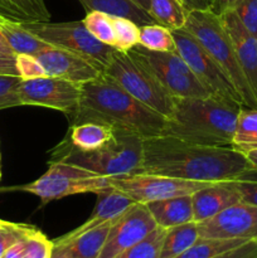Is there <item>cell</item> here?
<instances>
[{"label": "cell", "instance_id": "30bf717a", "mask_svg": "<svg viewBox=\"0 0 257 258\" xmlns=\"http://www.w3.org/2000/svg\"><path fill=\"white\" fill-rule=\"evenodd\" d=\"M171 33L175 40V50L185 60L199 82L216 97L243 106L238 92L226 73L197 42L196 38L183 28L171 30Z\"/></svg>", "mask_w": 257, "mask_h": 258}, {"label": "cell", "instance_id": "277c9868", "mask_svg": "<svg viewBox=\"0 0 257 258\" xmlns=\"http://www.w3.org/2000/svg\"><path fill=\"white\" fill-rule=\"evenodd\" d=\"M183 29L190 33L223 70L238 92L244 107L257 108V101L239 66L233 43L222 23L221 17L212 9L190 10L186 15Z\"/></svg>", "mask_w": 257, "mask_h": 258}, {"label": "cell", "instance_id": "52a82bcc", "mask_svg": "<svg viewBox=\"0 0 257 258\" xmlns=\"http://www.w3.org/2000/svg\"><path fill=\"white\" fill-rule=\"evenodd\" d=\"M9 189L32 193L42 201V204H47L76 194H100L112 189V178L97 175L82 166L65 161L50 160L48 170L37 180Z\"/></svg>", "mask_w": 257, "mask_h": 258}, {"label": "cell", "instance_id": "7402d4cb", "mask_svg": "<svg viewBox=\"0 0 257 258\" xmlns=\"http://www.w3.org/2000/svg\"><path fill=\"white\" fill-rule=\"evenodd\" d=\"M0 33L12 52L17 54L38 55L43 50L53 47L29 32L22 23L14 22L0 15Z\"/></svg>", "mask_w": 257, "mask_h": 258}, {"label": "cell", "instance_id": "ba28073f", "mask_svg": "<svg viewBox=\"0 0 257 258\" xmlns=\"http://www.w3.org/2000/svg\"><path fill=\"white\" fill-rule=\"evenodd\" d=\"M32 34L48 44L73 53L103 72L112 58L115 48L96 39L83 22L22 23Z\"/></svg>", "mask_w": 257, "mask_h": 258}, {"label": "cell", "instance_id": "8992f818", "mask_svg": "<svg viewBox=\"0 0 257 258\" xmlns=\"http://www.w3.org/2000/svg\"><path fill=\"white\" fill-rule=\"evenodd\" d=\"M102 73L136 100L166 118L173 112L175 97L164 88L150 68L131 52L116 49Z\"/></svg>", "mask_w": 257, "mask_h": 258}, {"label": "cell", "instance_id": "c3c4849f", "mask_svg": "<svg viewBox=\"0 0 257 258\" xmlns=\"http://www.w3.org/2000/svg\"><path fill=\"white\" fill-rule=\"evenodd\" d=\"M238 2H239V0H234V3H233V5H234V4H236V3H238ZM233 5H232V7H233ZM232 7H231V8H232ZM231 8H229V9H231Z\"/></svg>", "mask_w": 257, "mask_h": 258}, {"label": "cell", "instance_id": "f1b7e54d", "mask_svg": "<svg viewBox=\"0 0 257 258\" xmlns=\"http://www.w3.org/2000/svg\"><path fill=\"white\" fill-rule=\"evenodd\" d=\"M139 45L153 52H174L175 40L170 29L160 24H146L140 27Z\"/></svg>", "mask_w": 257, "mask_h": 258}, {"label": "cell", "instance_id": "3957f363", "mask_svg": "<svg viewBox=\"0 0 257 258\" xmlns=\"http://www.w3.org/2000/svg\"><path fill=\"white\" fill-rule=\"evenodd\" d=\"M242 107L216 96L175 98L164 135L198 145L231 148Z\"/></svg>", "mask_w": 257, "mask_h": 258}, {"label": "cell", "instance_id": "9a60e30c", "mask_svg": "<svg viewBox=\"0 0 257 258\" xmlns=\"http://www.w3.org/2000/svg\"><path fill=\"white\" fill-rule=\"evenodd\" d=\"M35 57L44 68L45 75L49 77L83 85L102 75V72L90 62L60 48L50 47Z\"/></svg>", "mask_w": 257, "mask_h": 258}, {"label": "cell", "instance_id": "5b68a950", "mask_svg": "<svg viewBox=\"0 0 257 258\" xmlns=\"http://www.w3.org/2000/svg\"><path fill=\"white\" fill-rule=\"evenodd\" d=\"M144 140L134 135L117 134L115 143L93 151H81L67 139L50 153V160H60L82 166L101 176H121L138 174L144 158Z\"/></svg>", "mask_w": 257, "mask_h": 258}, {"label": "cell", "instance_id": "1f68e13d", "mask_svg": "<svg viewBox=\"0 0 257 258\" xmlns=\"http://www.w3.org/2000/svg\"><path fill=\"white\" fill-rule=\"evenodd\" d=\"M112 24L116 38L115 49L121 50V52H128L139 44L140 25L127 18L115 17V15H112Z\"/></svg>", "mask_w": 257, "mask_h": 258}, {"label": "cell", "instance_id": "2e32d148", "mask_svg": "<svg viewBox=\"0 0 257 258\" xmlns=\"http://www.w3.org/2000/svg\"><path fill=\"white\" fill-rule=\"evenodd\" d=\"M219 17L231 37L239 66L257 101V38L247 32L232 9L224 10Z\"/></svg>", "mask_w": 257, "mask_h": 258}, {"label": "cell", "instance_id": "ab89813d", "mask_svg": "<svg viewBox=\"0 0 257 258\" xmlns=\"http://www.w3.org/2000/svg\"><path fill=\"white\" fill-rule=\"evenodd\" d=\"M0 75L19 76L17 68V55L0 50Z\"/></svg>", "mask_w": 257, "mask_h": 258}, {"label": "cell", "instance_id": "e0dca14e", "mask_svg": "<svg viewBox=\"0 0 257 258\" xmlns=\"http://www.w3.org/2000/svg\"><path fill=\"white\" fill-rule=\"evenodd\" d=\"M194 222L211 219L228 207L241 202V194L237 189L236 180L216 181L191 194Z\"/></svg>", "mask_w": 257, "mask_h": 258}, {"label": "cell", "instance_id": "4dcf8cb0", "mask_svg": "<svg viewBox=\"0 0 257 258\" xmlns=\"http://www.w3.org/2000/svg\"><path fill=\"white\" fill-rule=\"evenodd\" d=\"M166 229L156 227L150 234L115 258H159Z\"/></svg>", "mask_w": 257, "mask_h": 258}, {"label": "cell", "instance_id": "7dc6e473", "mask_svg": "<svg viewBox=\"0 0 257 258\" xmlns=\"http://www.w3.org/2000/svg\"><path fill=\"white\" fill-rule=\"evenodd\" d=\"M0 50H2V52L13 53L12 49H10V48H9V45H8L7 40H5L4 37H3L2 33H0Z\"/></svg>", "mask_w": 257, "mask_h": 258}, {"label": "cell", "instance_id": "7bdbcfd3", "mask_svg": "<svg viewBox=\"0 0 257 258\" xmlns=\"http://www.w3.org/2000/svg\"><path fill=\"white\" fill-rule=\"evenodd\" d=\"M233 3H234V0H214L213 4H212L211 9L219 15L222 12L229 9V8L233 5Z\"/></svg>", "mask_w": 257, "mask_h": 258}, {"label": "cell", "instance_id": "74e56055", "mask_svg": "<svg viewBox=\"0 0 257 258\" xmlns=\"http://www.w3.org/2000/svg\"><path fill=\"white\" fill-rule=\"evenodd\" d=\"M236 185L241 194V202L257 207V179L252 176L237 179Z\"/></svg>", "mask_w": 257, "mask_h": 258}, {"label": "cell", "instance_id": "f546056e", "mask_svg": "<svg viewBox=\"0 0 257 258\" xmlns=\"http://www.w3.org/2000/svg\"><path fill=\"white\" fill-rule=\"evenodd\" d=\"M82 22L96 39L115 48L116 38L112 24V15L98 12V10H92V12H87Z\"/></svg>", "mask_w": 257, "mask_h": 258}, {"label": "cell", "instance_id": "ee69618b", "mask_svg": "<svg viewBox=\"0 0 257 258\" xmlns=\"http://www.w3.org/2000/svg\"><path fill=\"white\" fill-rule=\"evenodd\" d=\"M244 156H246L247 160L249 161V164H251V165L253 166L254 170L257 171V150L248 151V153L244 154Z\"/></svg>", "mask_w": 257, "mask_h": 258}, {"label": "cell", "instance_id": "ffe728a7", "mask_svg": "<svg viewBox=\"0 0 257 258\" xmlns=\"http://www.w3.org/2000/svg\"><path fill=\"white\" fill-rule=\"evenodd\" d=\"M68 141L81 151H93L115 143L117 133L110 126L96 121H82L71 123Z\"/></svg>", "mask_w": 257, "mask_h": 258}, {"label": "cell", "instance_id": "d4e9b609", "mask_svg": "<svg viewBox=\"0 0 257 258\" xmlns=\"http://www.w3.org/2000/svg\"><path fill=\"white\" fill-rule=\"evenodd\" d=\"M199 229L197 222L180 224L168 228L164 237L159 258H176L190 248L199 239Z\"/></svg>", "mask_w": 257, "mask_h": 258}, {"label": "cell", "instance_id": "603a6c76", "mask_svg": "<svg viewBox=\"0 0 257 258\" xmlns=\"http://www.w3.org/2000/svg\"><path fill=\"white\" fill-rule=\"evenodd\" d=\"M0 15L18 23L49 22L45 0H0Z\"/></svg>", "mask_w": 257, "mask_h": 258}, {"label": "cell", "instance_id": "ac0fdd59", "mask_svg": "<svg viewBox=\"0 0 257 258\" xmlns=\"http://www.w3.org/2000/svg\"><path fill=\"white\" fill-rule=\"evenodd\" d=\"M97 196L98 201L90 218L85 223L81 224L80 227L73 229L72 232L62 236L63 238H71V237L77 236L82 232L95 228V227L106 223V222L115 221L136 203L127 194L113 188L102 191Z\"/></svg>", "mask_w": 257, "mask_h": 258}, {"label": "cell", "instance_id": "cb8c5ba5", "mask_svg": "<svg viewBox=\"0 0 257 258\" xmlns=\"http://www.w3.org/2000/svg\"><path fill=\"white\" fill-rule=\"evenodd\" d=\"M80 3L86 12L98 10L115 17L127 18L140 27L155 23L148 12L141 9L131 0H80Z\"/></svg>", "mask_w": 257, "mask_h": 258}, {"label": "cell", "instance_id": "bcb514c9", "mask_svg": "<svg viewBox=\"0 0 257 258\" xmlns=\"http://www.w3.org/2000/svg\"><path fill=\"white\" fill-rule=\"evenodd\" d=\"M133 3H135L138 7H140L141 9H144L145 12H148L149 7H150V0H131Z\"/></svg>", "mask_w": 257, "mask_h": 258}, {"label": "cell", "instance_id": "681fc988", "mask_svg": "<svg viewBox=\"0 0 257 258\" xmlns=\"http://www.w3.org/2000/svg\"><path fill=\"white\" fill-rule=\"evenodd\" d=\"M211 2H212V4H213V2H214V0H211Z\"/></svg>", "mask_w": 257, "mask_h": 258}, {"label": "cell", "instance_id": "5bb4252c", "mask_svg": "<svg viewBox=\"0 0 257 258\" xmlns=\"http://www.w3.org/2000/svg\"><path fill=\"white\" fill-rule=\"evenodd\" d=\"M198 229L203 238L257 241V207L239 202L198 223Z\"/></svg>", "mask_w": 257, "mask_h": 258}, {"label": "cell", "instance_id": "f6af8a7d", "mask_svg": "<svg viewBox=\"0 0 257 258\" xmlns=\"http://www.w3.org/2000/svg\"><path fill=\"white\" fill-rule=\"evenodd\" d=\"M49 258H70L67 256V254L63 253L62 251H60L59 248H57V247L53 246L52 248V252H50V256Z\"/></svg>", "mask_w": 257, "mask_h": 258}, {"label": "cell", "instance_id": "9c48e42d", "mask_svg": "<svg viewBox=\"0 0 257 258\" xmlns=\"http://www.w3.org/2000/svg\"><path fill=\"white\" fill-rule=\"evenodd\" d=\"M128 52L143 60L159 82L175 98L213 96L196 77L185 60L176 50L174 52H153L141 45H135Z\"/></svg>", "mask_w": 257, "mask_h": 258}, {"label": "cell", "instance_id": "44dd1931", "mask_svg": "<svg viewBox=\"0 0 257 258\" xmlns=\"http://www.w3.org/2000/svg\"><path fill=\"white\" fill-rule=\"evenodd\" d=\"M145 206L148 207L158 227L164 229L194 221L191 196L150 202Z\"/></svg>", "mask_w": 257, "mask_h": 258}, {"label": "cell", "instance_id": "60d3db41", "mask_svg": "<svg viewBox=\"0 0 257 258\" xmlns=\"http://www.w3.org/2000/svg\"><path fill=\"white\" fill-rule=\"evenodd\" d=\"M180 3L188 12H190V10H206L212 8L211 0H180Z\"/></svg>", "mask_w": 257, "mask_h": 258}, {"label": "cell", "instance_id": "4fadbf2b", "mask_svg": "<svg viewBox=\"0 0 257 258\" xmlns=\"http://www.w3.org/2000/svg\"><path fill=\"white\" fill-rule=\"evenodd\" d=\"M158 224L145 204L135 203L111 226L98 258H115L150 234Z\"/></svg>", "mask_w": 257, "mask_h": 258}, {"label": "cell", "instance_id": "d6a6232c", "mask_svg": "<svg viewBox=\"0 0 257 258\" xmlns=\"http://www.w3.org/2000/svg\"><path fill=\"white\" fill-rule=\"evenodd\" d=\"M35 229L37 228L27 226V224H17L0 221V258L4 256L5 252L13 244L24 239L25 237L32 234Z\"/></svg>", "mask_w": 257, "mask_h": 258}, {"label": "cell", "instance_id": "b9f144b4", "mask_svg": "<svg viewBox=\"0 0 257 258\" xmlns=\"http://www.w3.org/2000/svg\"><path fill=\"white\" fill-rule=\"evenodd\" d=\"M25 238H27V237H25ZM25 238L22 239V241L17 242L15 244H13V246L10 247L7 252H5L4 256H3L2 258H24Z\"/></svg>", "mask_w": 257, "mask_h": 258}, {"label": "cell", "instance_id": "f35d334b", "mask_svg": "<svg viewBox=\"0 0 257 258\" xmlns=\"http://www.w3.org/2000/svg\"><path fill=\"white\" fill-rule=\"evenodd\" d=\"M214 258H257V241H248Z\"/></svg>", "mask_w": 257, "mask_h": 258}, {"label": "cell", "instance_id": "836d02e7", "mask_svg": "<svg viewBox=\"0 0 257 258\" xmlns=\"http://www.w3.org/2000/svg\"><path fill=\"white\" fill-rule=\"evenodd\" d=\"M19 76L0 75V110L22 106L19 98Z\"/></svg>", "mask_w": 257, "mask_h": 258}, {"label": "cell", "instance_id": "7c38bea8", "mask_svg": "<svg viewBox=\"0 0 257 258\" xmlns=\"http://www.w3.org/2000/svg\"><path fill=\"white\" fill-rule=\"evenodd\" d=\"M19 98L23 105L57 110L72 120L80 106L81 85L60 78L44 77L22 80Z\"/></svg>", "mask_w": 257, "mask_h": 258}, {"label": "cell", "instance_id": "d590c367", "mask_svg": "<svg viewBox=\"0 0 257 258\" xmlns=\"http://www.w3.org/2000/svg\"><path fill=\"white\" fill-rule=\"evenodd\" d=\"M52 248L53 241H48L42 232L35 229L25 238L24 258H49Z\"/></svg>", "mask_w": 257, "mask_h": 258}, {"label": "cell", "instance_id": "d6986e66", "mask_svg": "<svg viewBox=\"0 0 257 258\" xmlns=\"http://www.w3.org/2000/svg\"><path fill=\"white\" fill-rule=\"evenodd\" d=\"M115 221L106 222L71 238L59 237L53 241V246L59 248L70 258H98Z\"/></svg>", "mask_w": 257, "mask_h": 258}, {"label": "cell", "instance_id": "6da1fadb", "mask_svg": "<svg viewBox=\"0 0 257 258\" xmlns=\"http://www.w3.org/2000/svg\"><path fill=\"white\" fill-rule=\"evenodd\" d=\"M138 174L193 181L237 180L257 173L244 154L232 148L191 144L168 135L144 140Z\"/></svg>", "mask_w": 257, "mask_h": 258}, {"label": "cell", "instance_id": "e575fe53", "mask_svg": "<svg viewBox=\"0 0 257 258\" xmlns=\"http://www.w3.org/2000/svg\"><path fill=\"white\" fill-rule=\"evenodd\" d=\"M231 9L247 32L257 38V0H239Z\"/></svg>", "mask_w": 257, "mask_h": 258}, {"label": "cell", "instance_id": "8fae6325", "mask_svg": "<svg viewBox=\"0 0 257 258\" xmlns=\"http://www.w3.org/2000/svg\"><path fill=\"white\" fill-rule=\"evenodd\" d=\"M213 183L216 181H193L150 174H130L112 178L113 189L123 191L136 203L141 204L175 197L191 196L199 189Z\"/></svg>", "mask_w": 257, "mask_h": 258}, {"label": "cell", "instance_id": "8d00e7d4", "mask_svg": "<svg viewBox=\"0 0 257 258\" xmlns=\"http://www.w3.org/2000/svg\"><path fill=\"white\" fill-rule=\"evenodd\" d=\"M17 68L22 80L44 77L45 71L35 55L17 54Z\"/></svg>", "mask_w": 257, "mask_h": 258}, {"label": "cell", "instance_id": "7a4b0ae2", "mask_svg": "<svg viewBox=\"0 0 257 258\" xmlns=\"http://www.w3.org/2000/svg\"><path fill=\"white\" fill-rule=\"evenodd\" d=\"M96 121L117 134L146 140L164 135L166 117L141 103L106 75L81 85L80 106L71 122Z\"/></svg>", "mask_w": 257, "mask_h": 258}, {"label": "cell", "instance_id": "484cf974", "mask_svg": "<svg viewBox=\"0 0 257 258\" xmlns=\"http://www.w3.org/2000/svg\"><path fill=\"white\" fill-rule=\"evenodd\" d=\"M231 148L242 154L257 150V108L239 110Z\"/></svg>", "mask_w": 257, "mask_h": 258}, {"label": "cell", "instance_id": "83f0119b", "mask_svg": "<svg viewBox=\"0 0 257 258\" xmlns=\"http://www.w3.org/2000/svg\"><path fill=\"white\" fill-rule=\"evenodd\" d=\"M248 242L247 239H219L203 238L199 237L198 241L186 249L184 253L176 258H214L227 251L242 246Z\"/></svg>", "mask_w": 257, "mask_h": 258}, {"label": "cell", "instance_id": "4316f807", "mask_svg": "<svg viewBox=\"0 0 257 258\" xmlns=\"http://www.w3.org/2000/svg\"><path fill=\"white\" fill-rule=\"evenodd\" d=\"M148 13L156 24L170 30L183 28L188 15V10L184 8L180 0H150Z\"/></svg>", "mask_w": 257, "mask_h": 258}]
</instances>
